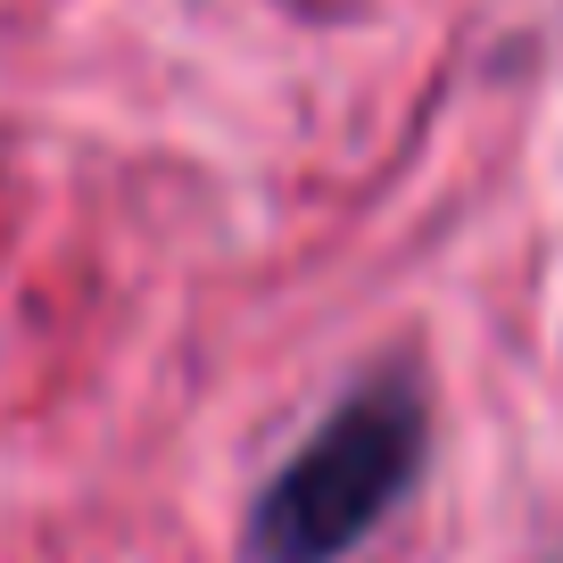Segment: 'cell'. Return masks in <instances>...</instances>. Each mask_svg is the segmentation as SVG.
Instances as JSON below:
<instances>
[{"label": "cell", "mask_w": 563, "mask_h": 563, "mask_svg": "<svg viewBox=\"0 0 563 563\" xmlns=\"http://www.w3.org/2000/svg\"><path fill=\"white\" fill-rule=\"evenodd\" d=\"M422 473V389L406 373L356 389L332 406L316 440L265 481L257 514H249V555L257 563H340L389 522Z\"/></svg>", "instance_id": "cell-1"}]
</instances>
